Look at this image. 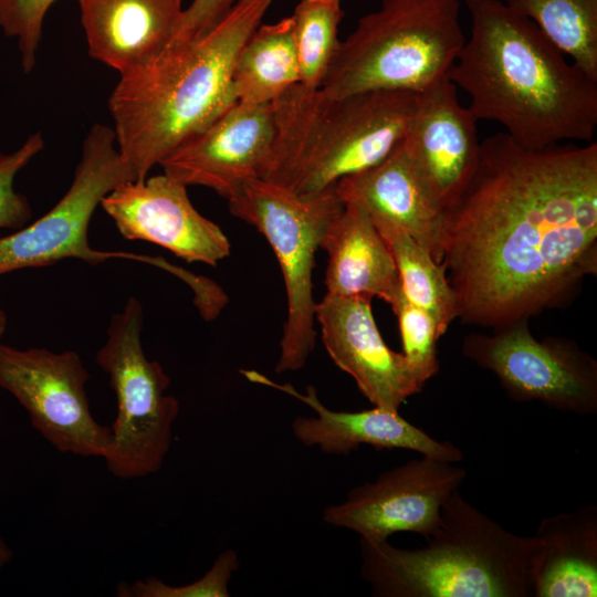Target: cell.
Instances as JSON below:
<instances>
[{"mask_svg":"<svg viewBox=\"0 0 597 597\" xmlns=\"http://www.w3.org/2000/svg\"><path fill=\"white\" fill-rule=\"evenodd\" d=\"M441 252L463 322L495 329L565 301L597 270V143L483 139Z\"/></svg>","mask_w":597,"mask_h":597,"instance_id":"obj_1","label":"cell"},{"mask_svg":"<svg viewBox=\"0 0 597 597\" xmlns=\"http://www.w3.org/2000/svg\"><path fill=\"white\" fill-rule=\"evenodd\" d=\"M471 34L448 73L467 92L476 121L500 123L517 145L542 149L590 143L597 127V81L527 18L501 0H463Z\"/></svg>","mask_w":597,"mask_h":597,"instance_id":"obj_2","label":"cell"},{"mask_svg":"<svg viewBox=\"0 0 597 597\" xmlns=\"http://www.w3.org/2000/svg\"><path fill=\"white\" fill-rule=\"evenodd\" d=\"M272 0H238L207 33L172 42L119 76L108 98L118 151L135 181L237 103V55Z\"/></svg>","mask_w":597,"mask_h":597,"instance_id":"obj_3","label":"cell"},{"mask_svg":"<svg viewBox=\"0 0 597 597\" xmlns=\"http://www.w3.org/2000/svg\"><path fill=\"white\" fill-rule=\"evenodd\" d=\"M417 101L407 91L333 96L297 83L271 103L274 132L259 178L301 195L332 189L401 144Z\"/></svg>","mask_w":597,"mask_h":597,"instance_id":"obj_4","label":"cell"},{"mask_svg":"<svg viewBox=\"0 0 597 597\" xmlns=\"http://www.w3.org/2000/svg\"><path fill=\"white\" fill-rule=\"evenodd\" d=\"M421 548L360 540V575L376 597H530L534 536H520L457 491Z\"/></svg>","mask_w":597,"mask_h":597,"instance_id":"obj_5","label":"cell"},{"mask_svg":"<svg viewBox=\"0 0 597 597\" xmlns=\"http://www.w3.org/2000/svg\"><path fill=\"white\" fill-rule=\"evenodd\" d=\"M462 4L463 0H381L339 42L321 88L333 96L428 90L448 77L465 42Z\"/></svg>","mask_w":597,"mask_h":597,"instance_id":"obj_6","label":"cell"},{"mask_svg":"<svg viewBox=\"0 0 597 597\" xmlns=\"http://www.w3.org/2000/svg\"><path fill=\"white\" fill-rule=\"evenodd\" d=\"M230 212L260 231L274 251L285 284L287 315L275 373L304 367L315 346L312 272L316 251L343 209L335 189L301 195L254 178L228 199Z\"/></svg>","mask_w":597,"mask_h":597,"instance_id":"obj_7","label":"cell"},{"mask_svg":"<svg viewBox=\"0 0 597 597\" xmlns=\"http://www.w3.org/2000/svg\"><path fill=\"white\" fill-rule=\"evenodd\" d=\"M143 318L140 302L129 297L111 317L106 341L95 358L116 396L117 413L103 459L119 479L143 478L161 468L179 413L178 400L166 394L169 376L144 353Z\"/></svg>","mask_w":597,"mask_h":597,"instance_id":"obj_8","label":"cell"},{"mask_svg":"<svg viewBox=\"0 0 597 597\" xmlns=\"http://www.w3.org/2000/svg\"><path fill=\"white\" fill-rule=\"evenodd\" d=\"M135 181L112 127L96 123L84 138L73 180L56 205L38 220L0 238V276L43 268L64 259L96 264L111 258L154 264L155 258L90 247L88 226L102 199L118 185Z\"/></svg>","mask_w":597,"mask_h":597,"instance_id":"obj_9","label":"cell"},{"mask_svg":"<svg viewBox=\"0 0 597 597\" xmlns=\"http://www.w3.org/2000/svg\"><path fill=\"white\" fill-rule=\"evenodd\" d=\"M88 379L74 350L20 349L0 342V388L25 409L32 427L60 452L104 458L111 427L90 410Z\"/></svg>","mask_w":597,"mask_h":597,"instance_id":"obj_10","label":"cell"},{"mask_svg":"<svg viewBox=\"0 0 597 597\" xmlns=\"http://www.w3.org/2000/svg\"><path fill=\"white\" fill-rule=\"evenodd\" d=\"M494 335H471L463 354L494 373L516 401H538L562 411H597V363L572 342L537 341L526 320L495 328Z\"/></svg>","mask_w":597,"mask_h":597,"instance_id":"obj_11","label":"cell"},{"mask_svg":"<svg viewBox=\"0 0 597 597\" xmlns=\"http://www.w3.org/2000/svg\"><path fill=\"white\" fill-rule=\"evenodd\" d=\"M465 475L452 462L422 455L353 488L343 502L324 510L323 520L368 542L387 541L398 532L427 538L438 528L442 506Z\"/></svg>","mask_w":597,"mask_h":597,"instance_id":"obj_12","label":"cell"},{"mask_svg":"<svg viewBox=\"0 0 597 597\" xmlns=\"http://www.w3.org/2000/svg\"><path fill=\"white\" fill-rule=\"evenodd\" d=\"M100 206L123 238L155 243L186 262L216 266L230 254L220 227L193 207L187 186L165 172L118 185Z\"/></svg>","mask_w":597,"mask_h":597,"instance_id":"obj_13","label":"cell"},{"mask_svg":"<svg viewBox=\"0 0 597 597\" xmlns=\"http://www.w3.org/2000/svg\"><path fill=\"white\" fill-rule=\"evenodd\" d=\"M273 132L271 104L237 102L159 165L185 186H202L228 200L245 182L259 178Z\"/></svg>","mask_w":597,"mask_h":597,"instance_id":"obj_14","label":"cell"},{"mask_svg":"<svg viewBox=\"0 0 597 597\" xmlns=\"http://www.w3.org/2000/svg\"><path fill=\"white\" fill-rule=\"evenodd\" d=\"M371 300L331 294L316 303L323 344L343 371L375 406L398 411L422 384L402 353L391 350L375 323Z\"/></svg>","mask_w":597,"mask_h":597,"instance_id":"obj_15","label":"cell"},{"mask_svg":"<svg viewBox=\"0 0 597 597\" xmlns=\"http://www.w3.org/2000/svg\"><path fill=\"white\" fill-rule=\"evenodd\" d=\"M476 122L459 103L457 86L448 77L418 93L401 148L444 211L476 168L481 144Z\"/></svg>","mask_w":597,"mask_h":597,"instance_id":"obj_16","label":"cell"},{"mask_svg":"<svg viewBox=\"0 0 597 597\" xmlns=\"http://www.w3.org/2000/svg\"><path fill=\"white\" fill-rule=\"evenodd\" d=\"M251 383L271 387L308 406L313 417H296L291 425L294 437L304 446H316L329 454H348L362 444L377 450L406 449L447 462L462 460V451L449 441H439L416 427L398 411L379 407L363 411H335L325 407L313 386L298 392L291 384H279L256 370H240Z\"/></svg>","mask_w":597,"mask_h":597,"instance_id":"obj_17","label":"cell"},{"mask_svg":"<svg viewBox=\"0 0 597 597\" xmlns=\"http://www.w3.org/2000/svg\"><path fill=\"white\" fill-rule=\"evenodd\" d=\"M334 189L343 203L359 207L373 223L401 227L441 263L444 209L401 144L379 164L341 179Z\"/></svg>","mask_w":597,"mask_h":597,"instance_id":"obj_18","label":"cell"},{"mask_svg":"<svg viewBox=\"0 0 597 597\" xmlns=\"http://www.w3.org/2000/svg\"><path fill=\"white\" fill-rule=\"evenodd\" d=\"M92 59L129 73L163 52L182 18V0H77Z\"/></svg>","mask_w":597,"mask_h":597,"instance_id":"obj_19","label":"cell"},{"mask_svg":"<svg viewBox=\"0 0 597 597\" xmlns=\"http://www.w3.org/2000/svg\"><path fill=\"white\" fill-rule=\"evenodd\" d=\"M343 205L321 245L328 254L326 293L370 300L376 296L392 305L402 289L391 252L364 210Z\"/></svg>","mask_w":597,"mask_h":597,"instance_id":"obj_20","label":"cell"},{"mask_svg":"<svg viewBox=\"0 0 597 597\" xmlns=\"http://www.w3.org/2000/svg\"><path fill=\"white\" fill-rule=\"evenodd\" d=\"M531 558L533 597L597 595V506L541 521Z\"/></svg>","mask_w":597,"mask_h":597,"instance_id":"obj_21","label":"cell"},{"mask_svg":"<svg viewBox=\"0 0 597 597\" xmlns=\"http://www.w3.org/2000/svg\"><path fill=\"white\" fill-rule=\"evenodd\" d=\"M300 83L291 17L260 24L241 46L232 72L237 102L268 105Z\"/></svg>","mask_w":597,"mask_h":597,"instance_id":"obj_22","label":"cell"},{"mask_svg":"<svg viewBox=\"0 0 597 597\" xmlns=\"http://www.w3.org/2000/svg\"><path fill=\"white\" fill-rule=\"evenodd\" d=\"M374 226L391 252L404 295L433 318L442 336L459 317L457 296L448 282L444 265L401 227L385 222Z\"/></svg>","mask_w":597,"mask_h":597,"instance_id":"obj_23","label":"cell"},{"mask_svg":"<svg viewBox=\"0 0 597 597\" xmlns=\"http://www.w3.org/2000/svg\"><path fill=\"white\" fill-rule=\"evenodd\" d=\"M597 81V0H501Z\"/></svg>","mask_w":597,"mask_h":597,"instance_id":"obj_24","label":"cell"},{"mask_svg":"<svg viewBox=\"0 0 597 597\" xmlns=\"http://www.w3.org/2000/svg\"><path fill=\"white\" fill-rule=\"evenodd\" d=\"M290 17L300 83L318 88L341 42L338 27L344 17L341 0H301Z\"/></svg>","mask_w":597,"mask_h":597,"instance_id":"obj_25","label":"cell"},{"mask_svg":"<svg viewBox=\"0 0 597 597\" xmlns=\"http://www.w3.org/2000/svg\"><path fill=\"white\" fill-rule=\"evenodd\" d=\"M399 323L404 355L415 374L426 384L439 370L437 341L441 336L433 318L409 302L404 293L391 305Z\"/></svg>","mask_w":597,"mask_h":597,"instance_id":"obj_26","label":"cell"},{"mask_svg":"<svg viewBox=\"0 0 597 597\" xmlns=\"http://www.w3.org/2000/svg\"><path fill=\"white\" fill-rule=\"evenodd\" d=\"M240 561L233 549L223 551L211 568L199 579L182 586L168 585L155 576L132 584L119 583V597H229V583Z\"/></svg>","mask_w":597,"mask_h":597,"instance_id":"obj_27","label":"cell"},{"mask_svg":"<svg viewBox=\"0 0 597 597\" xmlns=\"http://www.w3.org/2000/svg\"><path fill=\"white\" fill-rule=\"evenodd\" d=\"M44 139L35 132L15 150L0 151V229L19 230L32 219L28 198L15 190L17 175L43 149Z\"/></svg>","mask_w":597,"mask_h":597,"instance_id":"obj_28","label":"cell"},{"mask_svg":"<svg viewBox=\"0 0 597 597\" xmlns=\"http://www.w3.org/2000/svg\"><path fill=\"white\" fill-rule=\"evenodd\" d=\"M56 0H0V29L17 40L21 67L30 73L36 61L44 18Z\"/></svg>","mask_w":597,"mask_h":597,"instance_id":"obj_29","label":"cell"},{"mask_svg":"<svg viewBox=\"0 0 597 597\" xmlns=\"http://www.w3.org/2000/svg\"><path fill=\"white\" fill-rule=\"evenodd\" d=\"M237 1L192 0L184 9L182 18L172 42L192 41L203 35L226 15Z\"/></svg>","mask_w":597,"mask_h":597,"instance_id":"obj_30","label":"cell"},{"mask_svg":"<svg viewBox=\"0 0 597 597\" xmlns=\"http://www.w3.org/2000/svg\"><path fill=\"white\" fill-rule=\"evenodd\" d=\"M13 557V552L7 544L0 532V567L7 565Z\"/></svg>","mask_w":597,"mask_h":597,"instance_id":"obj_31","label":"cell"},{"mask_svg":"<svg viewBox=\"0 0 597 597\" xmlns=\"http://www.w3.org/2000/svg\"><path fill=\"white\" fill-rule=\"evenodd\" d=\"M7 326H8L7 314L2 308H0V342L7 331Z\"/></svg>","mask_w":597,"mask_h":597,"instance_id":"obj_32","label":"cell"}]
</instances>
